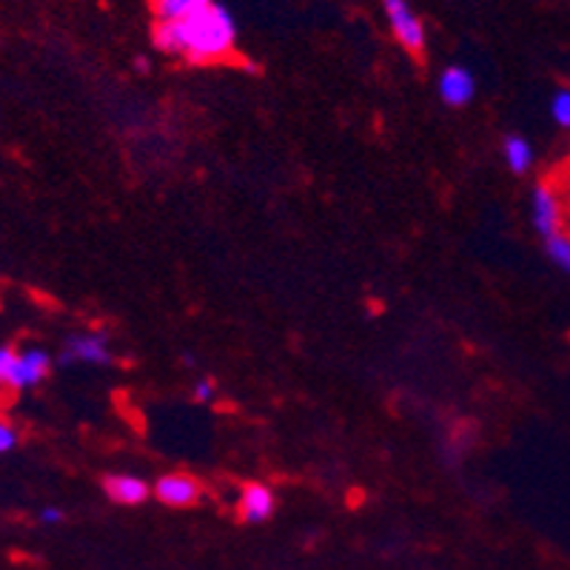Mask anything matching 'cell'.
I'll return each mask as SVG.
<instances>
[{"label": "cell", "instance_id": "cell-17", "mask_svg": "<svg viewBox=\"0 0 570 570\" xmlns=\"http://www.w3.org/2000/svg\"><path fill=\"white\" fill-rule=\"evenodd\" d=\"M38 519L43 525H58V522H63V511H60V508H43V511L38 513Z\"/></svg>", "mask_w": 570, "mask_h": 570}, {"label": "cell", "instance_id": "cell-10", "mask_svg": "<svg viewBox=\"0 0 570 570\" xmlns=\"http://www.w3.org/2000/svg\"><path fill=\"white\" fill-rule=\"evenodd\" d=\"M212 3H217V0H149L157 23H183Z\"/></svg>", "mask_w": 570, "mask_h": 570}, {"label": "cell", "instance_id": "cell-18", "mask_svg": "<svg viewBox=\"0 0 570 570\" xmlns=\"http://www.w3.org/2000/svg\"><path fill=\"white\" fill-rule=\"evenodd\" d=\"M137 69H140V71L149 69V63H146V58H137Z\"/></svg>", "mask_w": 570, "mask_h": 570}, {"label": "cell", "instance_id": "cell-7", "mask_svg": "<svg viewBox=\"0 0 570 570\" xmlns=\"http://www.w3.org/2000/svg\"><path fill=\"white\" fill-rule=\"evenodd\" d=\"M476 95V78L465 66H448L440 75V98L445 106H454V109H462L468 106Z\"/></svg>", "mask_w": 570, "mask_h": 570}, {"label": "cell", "instance_id": "cell-6", "mask_svg": "<svg viewBox=\"0 0 570 570\" xmlns=\"http://www.w3.org/2000/svg\"><path fill=\"white\" fill-rule=\"evenodd\" d=\"M200 482L186 476V473H166V476H160L155 485V497L160 499L163 505L169 508L195 505L197 499H200Z\"/></svg>", "mask_w": 570, "mask_h": 570}, {"label": "cell", "instance_id": "cell-13", "mask_svg": "<svg viewBox=\"0 0 570 570\" xmlns=\"http://www.w3.org/2000/svg\"><path fill=\"white\" fill-rule=\"evenodd\" d=\"M151 40L163 55H180V35H177V23H155Z\"/></svg>", "mask_w": 570, "mask_h": 570}, {"label": "cell", "instance_id": "cell-5", "mask_svg": "<svg viewBox=\"0 0 570 570\" xmlns=\"http://www.w3.org/2000/svg\"><path fill=\"white\" fill-rule=\"evenodd\" d=\"M531 223L542 240L562 232V206L551 186H537L531 195Z\"/></svg>", "mask_w": 570, "mask_h": 570}, {"label": "cell", "instance_id": "cell-15", "mask_svg": "<svg viewBox=\"0 0 570 570\" xmlns=\"http://www.w3.org/2000/svg\"><path fill=\"white\" fill-rule=\"evenodd\" d=\"M18 440H20L18 428H14L9 420H0V456L14 451V448H18Z\"/></svg>", "mask_w": 570, "mask_h": 570}, {"label": "cell", "instance_id": "cell-11", "mask_svg": "<svg viewBox=\"0 0 570 570\" xmlns=\"http://www.w3.org/2000/svg\"><path fill=\"white\" fill-rule=\"evenodd\" d=\"M502 157H505V166L513 175H528L533 169V160H537V151H533L531 140L522 135H508L502 140Z\"/></svg>", "mask_w": 570, "mask_h": 570}, {"label": "cell", "instance_id": "cell-2", "mask_svg": "<svg viewBox=\"0 0 570 570\" xmlns=\"http://www.w3.org/2000/svg\"><path fill=\"white\" fill-rule=\"evenodd\" d=\"M52 371V356L43 348H14L0 345V389L23 394L43 383Z\"/></svg>", "mask_w": 570, "mask_h": 570}, {"label": "cell", "instance_id": "cell-8", "mask_svg": "<svg viewBox=\"0 0 570 570\" xmlns=\"http://www.w3.org/2000/svg\"><path fill=\"white\" fill-rule=\"evenodd\" d=\"M104 491L111 502L117 505H140L151 497V488L146 485V480L140 476H131V473H111L104 480Z\"/></svg>", "mask_w": 570, "mask_h": 570}, {"label": "cell", "instance_id": "cell-1", "mask_svg": "<svg viewBox=\"0 0 570 570\" xmlns=\"http://www.w3.org/2000/svg\"><path fill=\"white\" fill-rule=\"evenodd\" d=\"M180 55L191 63H217L228 58L237 43V23L223 3H212L203 12L177 23Z\"/></svg>", "mask_w": 570, "mask_h": 570}, {"label": "cell", "instance_id": "cell-4", "mask_svg": "<svg viewBox=\"0 0 570 570\" xmlns=\"http://www.w3.org/2000/svg\"><path fill=\"white\" fill-rule=\"evenodd\" d=\"M63 365H109L111 348L106 334H71L60 351Z\"/></svg>", "mask_w": 570, "mask_h": 570}, {"label": "cell", "instance_id": "cell-9", "mask_svg": "<svg viewBox=\"0 0 570 570\" xmlns=\"http://www.w3.org/2000/svg\"><path fill=\"white\" fill-rule=\"evenodd\" d=\"M274 491L266 485H257V482H252V485L243 488V497H240V517L243 522H248V525H259V522H266L268 517L274 513Z\"/></svg>", "mask_w": 570, "mask_h": 570}, {"label": "cell", "instance_id": "cell-3", "mask_svg": "<svg viewBox=\"0 0 570 570\" xmlns=\"http://www.w3.org/2000/svg\"><path fill=\"white\" fill-rule=\"evenodd\" d=\"M383 12L402 49H409L411 55H420L425 49V27H422L420 14L414 12L409 0H383Z\"/></svg>", "mask_w": 570, "mask_h": 570}, {"label": "cell", "instance_id": "cell-12", "mask_svg": "<svg viewBox=\"0 0 570 570\" xmlns=\"http://www.w3.org/2000/svg\"><path fill=\"white\" fill-rule=\"evenodd\" d=\"M544 254L551 257V263L559 272L570 274V234L559 232L553 234V237H548V240H544Z\"/></svg>", "mask_w": 570, "mask_h": 570}, {"label": "cell", "instance_id": "cell-16", "mask_svg": "<svg viewBox=\"0 0 570 570\" xmlns=\"http://www.w3.org/2000/svg\"><path fill=\"white\" fill-rule=\"evenodd\" d=\"M214 396H217V385H214L212 380H197L195 400L197 402H214Z\"/></svg>", "mask_w": 570, "mask_h": 570}, {"label": "cell", "instance_id": "cell-14", "mask_svg": "<svg viewBox=\"0 0 570 570\" xmlns=\"http://www.w3.org/2000/svg\"><path fill=\"white\" fill-rule=\"evenodd\" d=\"M551 117L553 124L570 129V89H559L551 100Z\"/></svg>", "mask_w": 570, "mask_h": 570}]
</instances>
